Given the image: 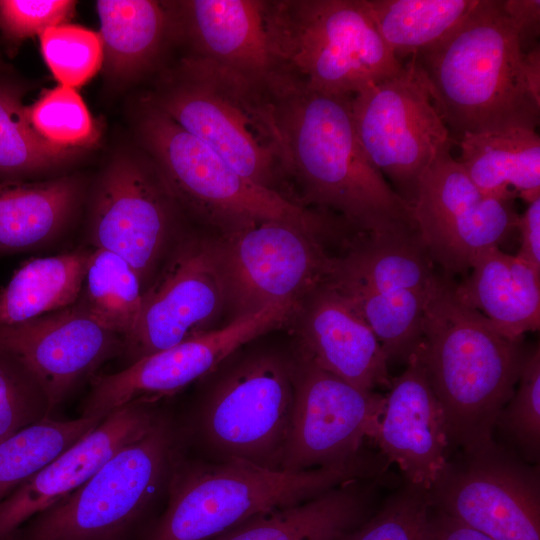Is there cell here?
<instances>
[{"label":"cell","instance_id":"obj_1","mask_svg":"<svg viewBox=\"0 0 540 540\" xmlns=\"http://www.w3.org/2000/svg\"><path fill=\"white\" fill-rule=\"evenodd\" d=\"M287 180L305 203L339 217L356 234L418 232L413 208L368 159L356 133L352 96L310 88L276 72L266 83Z\"/></svg>","mask_w":540,"mask_h":540},{"label":"cell","instance_id":"obj_2","mask_svg":"<svg viewBox=\"0 0 540 540\" xmlns=\"http://www.w3.org/2000/svg\"><path fill=\"white\" fill-rule=\"evenodd\" d=\"M441 276L423 314L414 351L441 406L447 440L465 455L497 446L500 412L516 388L526 349L462 303Z\"/></svg>","mask_w":540,"mask_h":540},{"label":"cell","instance_id":"obj_3","mask_svg":"<svg viewBox=\"0 0 540 540\" xmlns=\"http://www.w3.org/2000/svg\"><path fill=\"white\" fill-rule=\"evenodd\" d=\"M413 57L454 144L466 134L537 129L540 101L501 0H478L451 33Z\"/></svg>","mask_w":540,"mask_h":540},{"label":"cell","instance_id":"obj_4","mask_svg":"<svg viewBox=\"0 0 540 540\" xmlns=\"http://www.w3.org/2000/svg\"><path fill=\"white\" fill-rule=\"evenodd\" d=\"M142 100L209 146L241 175L286 196L282 145L265 86L184 55L160 72Z\"/></svg>","mask_w":540,"mask_h":540},{"label":"cell","instance_id":"obj_5","mask_svg":"<svg viewBox=\"0 0 540 540\" xmlns=\"http://www.w3.org/2000/svg\"><path fill=\"white\" fill-rule=\"evenodd\" d=\"M369 474L360 458L301 472L193 460L177 451L167 507L142 540H211L242 522L309 500Z\"/></svg>","mask_w":540,"mask_h":540},{"label":"cell","instance_id":"obj_6","mask_svg":"<svg viewBox=\"0 0 540 540\" xmlns=\"http://www.w3.org/2000/svg\"><path fill=\"white\" fill-rule=\"evenodd\" d=\"M240 349L200 380L205 384L189 434L210 461L282 471L294 400L293 354Z\"/></svg>","mask_w":540,"mask_h":540},{"label":"cell","instance_id":"obj_7","mask_svg":"<svg viewBox=\"0 0 540 540\" xmlns=\"http://www.w3.org/2000/svg\"><path fill=\"white\" fill-rule=\"evenodd\" d=\"M136 117L141 149L152 159L183 215L218 234L264 221L330 231L332 217L313 212L238 173L209 146L144 100Z\"/></svg>","mask_w":540,"mask_h":540},{"label":"cell","instance_id":"obj_8","mask_svg":"<svg viewBox=\"0 0 540 540\" xmlns=\"http://www.w3.org/2000/svg\"><path fill=\"white\" fill-rule=\"evenodd\" d=\"M268 21L278 72L315 90L353 96L403 66L362 0L269 1Z\"/></svg>","mask_w":540,"mask_h":540},{"label":"cell","instance_id":"obj_9","mask_svg":"<svg viewBox=\"0 0 540 540\" xmlns=\"http://www.w3.org/2000/svg\"><path fill=\"white\" fill-rule=\"evenodd\" d=\"M179 450L178 432L164 416L127 444L80 488L34 516L12 540H128L166 493Z\"/></svg>","mask_w":540,"mask_h":540},{"label":"cell","instance_id":"obj_10","mask_svg":"<svg viewBox=\"0 0 540 540\" xmlns=\"http://www.w3.org/2000/svg\"><path fill=\"white\" fill-rule=\"evenodd\" d=\"M86 204V245L122 257L144 292L188 230L156 165L142 149L118 151L89 186Z\"/></svg>","mask_w":540,"mask_h":540},{"label":"cell","instance_id":"obj_11","mask_svg":"<svg viewBox=\"0 0 540 540\" xmlns=\"http://www.w3.org/2000/svg\"><path fill=\"white\" fill-rule=\"evenodd\" d=\"M327 232L272 220L212 237L230 321L300 302L329 281L337 258L322 246L320 237Z\"/></svg>","mask_w":540,"mask_h":540},{"label":"cell","instance_id":"obj_12","mask_svg":"<svg viewBox=\"0 0 540 540\" xmlns=\"http://www.w3.org/2000/svg\"><path fill=\"white\" fill-rule=\"evenodd\" d=\"M351 107L368 159L412 207L420 178L454 144L415 58L353 95Z\"/></svg>","mask_w":540,"mask_h":540},{"label":"cell","instance_id":"obj_13","mask_svg":"<svg viewBox=\"0 0 540 540\" xmlns=\"http://www.w3.org/2000/svg\"><path fill=\"white\" fill-rule=\"evenodd\" d=\"M514 201L482 193L446 151L419 180L413 216L420 238L443 276L469 271L475 256L518 232Z\"/></svg>","mask_w":540,"mask_h":540},{"label":"cell","instance_id":"obj_14","mask_svg":"<svg viewBox=\"0 0 540 540\" xmlns=\"http://www.w3.org/2000/svg\"><path fill=\"white\" fill-rule=\"evenodd\" d=\"M299 302H285L91 379L81 416L105 417L132 403H152L200 381L235 351L289 322Z\"/></svg>","mask_w":540,"mask_h":540},{"label":"cell","instance_id":"obj_15","mask_svg":"<svg viewBox=\"0 0 540 540\" xmlns=\"http://www.w3.org/2000/svg\"><path fill=\"white\" fill-rule=\"evenodd\" d=\"M224 314L212 236L188 228L143 292L138 321L121 357L130 365L215 330Z\"/></svg>","mask_w":540,"mask_h":540},{"label":"cell","instance_id":"obj_16","mask_svg":"<svg viewBox=\"0 0 540 540\" xmlns=\"http://www.w3.org/2000/svg\"><path fill=\"white\" fill-rule=\"evenodd\" d=\"M294 400L282 471L301 472L358 459L373 438L385 396L359 389L293 353Z\"/></svg>","mask_w":540,"mask_h":540},{"label":"cell","instance_id":"obj_17","mask_svg":"<svg viewBox=\"0 0 540 540\" xmlns=\"http://www.w3.org/2000/svg\"><path fill=\"white\" fill-rule=\"evenodd\" d=\"M426 496L430 508L494 540H540L539 465L498 445L448 462Z\"/></svg>","mask_w":540,"mask_h":540},{"label":"cell","instance_id":"obj_18","mask_svg":"<svg viewBox=\"0 0 540 540\" xmlns=\"http://www.w3.org/2000/svg\"><path fill=\"white\" fill-rule=\"evenodd\" d=\"M123 339L94 321L76 302L15 324L0 325V349L39 382L51 412L107 361L121 357Z\"/></svg>","mask_w":540,"mask_h":540},{"label":"cell","instance_id":"obj_19","mask_svg":"<svg viewBox=\"0 0 540 540\" xmlns=\"http://www.w3.org/2000/svg\"><path fill=\"white\" fill-rule=\"evenodd\" d=\"M175 43L184 44L186 56L202 59L265 86L278 72L270 34L269 1H169Z\"/></svg>","mask_w":540,"mask_h":540},{"label":"cell","instance_id":"obj_20","mask_svg":"<svg viewBox=\"0 0 540 540\" xmlns=\"http://www.w3.org/2000/svg\"><path fill=\"white\" fill-rule=\"evenodd\" d=\"M160 416L151 403L110 412L0 502V540H12L30 519L80 488L121 448L147 434Z\"/></svg>","mask_w":540,"mask_h":540},{"label":"cell","instance_id":"obj_21","mask_svg":"<svg viewBox=\"0 0 540 540\" xmlns=\"http://www.w3.org/2000/svg\"><path fill=\"white\" fill-rule=\"evenodd\" d=\"M296 348L317 366L367 391L384 386L391 377L383 348L353 302L327 281L296 309Z\"/></svg>","mask_w":540,"mask_h":540},{"label":"cell","instance_id":"obj_22","mask_svg":"<svg viewBox=\"0 0 540 540\" xmlns=\"http://www.w3.org/2000/svg\"><path fill=\"white\" fill-rule=\"evenodd\" d=\"M372 439L407 484L428 490L444 473L449 443L443 412L416 353L391 379Z\"/></svg>","mask_w":540,"mask_h":540},{"label":"cell","instance_id":"obj_23","mask_svg":"<svg viewBox=\"0 0 540 540\" xmlns=\"http://www.w3.org/2000/svg\"><path fill=\"white\" fill-rule=\"evenodd\" d=\"M89 186L76 173L36 182L0 179V257L60 241L76 224Z\"/></svg>","mask_w":540,"mask_h":540},{"label":"cell","instance_id":"obj_24","mask_svg":"<svg viewBox=\"0 0 540 540\" xmlns=\"http://www.w3.org/2000/svg\"><path fill=\"white\" fill-rule=\"evenodd\" d=\"M107 83L122 89L153 72L175 44L169 1L98 0Z\"/></svg>","mask_w":540,"mask_h":540},{"label":"cell","instance_id":"obj_25","mask_svg":"<svg viewBox=\"0 0 540 540\" xmlns=\"http://www.w3.org/2000/svg\"><path fill=\"white\" fill-rule=\"evenodd\" d=\"M469 270L470 276L454 285L462 303L509 339L521 340L525 333L539 329V271L497 246L480 251Z\"/></svg>","mask_w":540,"mask_h":540},{"label":"cell","instance_id":"obj_26","mask_svg":"<svg viewBox=\"0 0 540 540\" xmlns=\"http://www.w3.org/2000/svg\"><path fill=\"white\" fill-rule=\"evenodd\" d=\"M457 161L484 194L502 200L540 197V137L536 130L508 128L464 135Z\"/></svg>","mask_w":540,"mask_h":540},{"label":"cell","instance_id":"obj_27","mask_svg":"<svg viewBox=\"0 0 540 540\" xmlns=\"http://www.w3.org/2000/svg\"><path fill=\"white\" fill-rule=\"evenodd\" d=\"M349 252L337 258L330 280L377 294L431 291L441 275L434 270L418 232L357 235Z\"/></svg>","mask_w":540,"mask_h":540},{"label":"cell","instance_id":"obj_28","mask_svg":"<svg viewBox=\"0 0 540 540\" xmlns=\"http://www.w3.org/2000/svg\"><path fill=\"white\" fill-rule=\"evenodd\" d=\"M366 506L356 489L343 484L254 516L211 540H341L360 525Z\"/></svg>","mask_w":540,"mask_h":540},{"label":"cell","instance_id":"obj_29","mask_svg":"<svg viewBox=\"0 0 540 540\" xmlns=\"http://www.w3.org/2000/svg\"><path fill=\"white\" fill-rule=\"evenodd\" d=\"M94 248L82 245L25 260L0 287V325H15L73 305Z\"/></svg>","mask_w":540,"mask_h":540},{"label":"cell","instance_id":"obj_30","mask_svg":"<svg viewBox=\"0 0 540 540\" xmlns=\"http://www.w3.org/2000/svg\"><path fill=\"white\" fill-rule=\"evenodd\" d=\"M382 40L402 61L451 33L478 0H362Z\"/></svg>","mask_w":540,"mask_h":540},{"label":"cell","instance_id":"obj_31","mask_svg":"<svg viewBox=\"0 0 540 540\" xmlns=\"http://www.w3.org/2000/svg\"><path fill=\"white\" fill-rule=\"evenodd\" d=\"M0 71V179L41 176L62 170L80 151L47 142L30 125L22 99L25 84Z\"/></svg>","mask_w":540,"mask_h":540},{"label":"cell","instance_id":"obj_32","mask_svg":"<svg viewBox=\"0 0 540 540\" xmlns=\"http://www.w3.org/2000/svg\"><path fill=\"white\" fill-rule=\"evenodd\" d=\"M142 297V285L132 267L111 251L94 248L76 303L124 343L138 321Z\"/></svg>","mask_w":540,"mask_h":540},{"label":"cell","instance_id":"obj_33","mask_svg":"<svg viewBox=\"0 0 540 540\" xmlns=\"http://www.w3.org/2000/svg\"><path fill=\"white\" fill-rule=\"evenodd\" d=\"M103 418L80 416L64 421L48 416L0 442V502Z\"/></svg>","mask_w":540,"mask_h":540},{"label":"cell","instance_id":"obj_34","mask_svg":"<svg viewBox=\"0 0 540 540\" xmlns=\"http://www.w3.org/2000/svg\"><path fill=\"white\" fill-rule=\"evenodd\" d=\"M330 282L356 306L379 340L388 361L407 362L419 345L424 309L439 281L431 291L407 290L396 294H377Z\"/></svg>","mask_w":540,"mask_h":540},{"label":"cell","instance_id":"obj_35","mask_svg":"<svg viewBox=\"0 0 540 540\" xmlns=\"http://www.w3.org/2000/svg\"><path fill=\"white\" fill-rule=\"evenodd\" d=\"M26 116L38 135L61 148L80 151L92 147L101 137L99 123L72 87L45 89L26 106Z\"/></svg>","mask_w":540,"mask_h":540},{"label":"cell","instance_id":"obj_36","mask_svg":"<svg viewBox=\"0 0 540 540\" xmlns=\"http://www.w3.org/2000/svg\"><path fill=\"white\" fill-rule=\"evenodd\" d=\"M43 59L60 85L77 88L102 68L99 33L73 24H59L39 35Z\"/></svg>","mask_w":540,"mask_h":540},{"label":"cell","instance_id":"obj_37","mask_svg":"<svg viewBox=\"0 0 540 540\" xmlns=\"http://www.w3.org/2000/svg\"><path fill=\"white\" fill-rule=\"evenodd\" d=\"M496 427L513 442L526 461L540 458V349H526L517 388L499 414Z\"/></svg>","mask_w":540,"mask_h":540},{"label":"cell","instance_id":"obj_38","mask_svg":"<svg viewBox=\"0 0 540 540\" xmlns=\"http://www.w3.org/2000/svg\"><path fill=\"white\" fill-rule=\"evenodd\" d=\"M51 413L39 382L20 362L0 349V442Z\"/></svg>","mask_w":540,"mask_h":540},{"label":"cell","instance_id":"obj_39","mask_svg":"<svg viewBox=\"0 0 540 540\" xmlns=\"http://www.w3.org/2000/svg\"><path fill=\"white\" fill-rule=\"evenodd\" d=\"M428 510L426 490L407 484L375 516L341 540H421Z\"/></svg>","mask_w":540,"mask_h":540},{"label":"cell","instance_id":"obj_40","mask_svg":"<svg viewBox=\"0 0 540 540\" xmlns=\"http://www.w3.org/2000/svg\"><path fill=\"white\" fill-rule=\"evenodd\" d=\"M76 4L71 0H0V33L8 52L49 27L68 23Z\"/></svg>","mask_w":540,"mask_h":540},{"label":"cell","instance_id":"obj_41","mask_svg":"<svg viewBox=\"0 0 540 540\" xmlns=\"http://www.w3.org/2000/svg\"><path fill=\"white\" fill-rule=\"evenodd\" d=\"M501 2L515 30L522 53L539 46L540 1L501 0Z\"/></svg>","mask_w":540,"mask_h":540},{"label":"cell","instance_id":"obj_42","mask_svg":"<svg viewBox=\"0 0 540 540\" xmlns=\"http://www.w3.org/2000/svg\"><path fill=\"white\" fill-rule=\"evenodd\" d=\"M520 248L516 256L540 272V197L519 215Z\"/></svg>","mask_w":540,"mask_h":540},{"label":"cell","instance_id":"obj_43","mask_svg":"<svg viewBox=\"0 0 540 540\" xmlns=\"http://www.w3.org/2000/svg\"><path fill=\"white\" fill-rule=\"evenodd\" d=\"M421 540H494L487 535L429 507Z\"/></svg>","mask_w":540,"mask_h":540},{"label":"cell","instance_id":"obj_44","mask_svg":"<svg viewBox=\"0 0 540 540\" xmlns=\"http://www.w3.org/2000/svg\"><path fill=\"white\" fill-rule=\"evenodd\" d=\"M523 71L532 94L540 101V45L523 53Z\"/></svg>","mask_w":540,"mask_h":540},{"label":"cell","instance_id":"obj_45","mask_svg":"<svg viewBox=\"0 0 540 540\" xmlns=\"http://www.w3.org/2000/svg\"><path fill=\"white\" fill-rule=\"evenodd\" d=\"M5 70H7V69L5 68V64H4V62L2 61V58H1V56H0V71H5Z\"/></svg>","mask_w":540,"mask_h":540}]
</instances>
